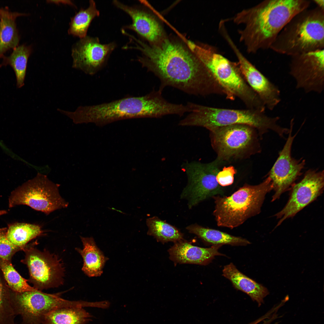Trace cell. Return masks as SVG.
I'll return each instance as SVG.
<instances>
[{
    "label": "cell",
    "instance_id": "6da1fadb",
    "mask_svg": "<svg viewBox=\"0 0 324 324\" xmlns=\"http://www.w3.org/2000/svg\"><path fill=\"white\" fill-rule=\"evenodd\" d=\"M142 53L137 60L159 79V90L170 86L189 95H223L224 91L206 67L182 43L165 37L154 44L132 36L127 47Z\"/></svg>",
    "mask_w": 324,
    "mask_h": 324
},
{
    "label": "cell",
    "instance_id": "7a4b0ae2",
    "mask_svg": "<svg viewBox=\"0 0 324 324\" xmlns=\"http://www.w3.org/2000/svg\"><path fill=\"white\" fill-rule=\"evenodd\" d=\"M308 0H266L237 13L232 18L243 28L240 41L248 53L270 48L286 24L295 15L308 8Z\"/></svg>",
    "mask_w": 324,
    "mask_h": 324
},
{
    "label": "cell",
    "instance_id": "3957f363",
    "mask_svg": "<svg viewBox=\"0 0 324 324\" xmlns=\"http://www.w3.org/2000/svg\"><path fill=\"white\" fill-rule=\"evenodd\" d=\"M171 106L162 92L153 89L145 95L129 96L107 103L80 106L73 112L79 123L105 122L133 118H160L168 115Z\"/></svg>",
    "mask_w": 324,
    "mask_h": 324
},
{
    "label": "cell",
    "instance_id": "277c9868",
    "mask_svg": "<svg viewBox=\"0 0 324 324\" xmlns=\"http://www.w3.org/2000/svg\"><path fill=\"white\" fill-rule=\"evenodd\" d=\"M324 9L318 6L299 12L286 24L270 49L290 56L324 49Z\"/></svg>",
    "mask_w": 324,
    "mask_h": 324
},
{
    "label": "cell",
    "instance_id": "5b68a950",
    "mask_svg": "<svg viewBox=\"0 0 324 324\" xmlns=\"http://www.w3.org/2000/svg\"><path fill=\"white\" fill-rule=\"evenodd\" d=\"M187 104L190 111L181 120V126H194L208 130L217 127L234 124H244L251 126L258 131L260 137L269 130L278 135L281 134L283 127L278 124V116L270 117L265 111L247 108L234 109L211 107L192 102Z\"/></svg>",
    "mask_w": 324,
    "mask_h": 324
},
{
    "label": "cell",
    "instance_id": "8992f818",
    "mask_svg": "<svg viewBox=\"0 0 324 324\" xmlns=\"http://www.w3.org/2000/svg\"><path fill=\"white\" fill-rule=\"evenodd\" d=\"M191 51L206 67L226 93V98H239L247 108L265 111L264 105L248 84L240 70L237 62H232L206 44L189 41Z\"/></svg>",
    "mask_w": 324,
    "mask_h": 324
},
{
    "label": "cell",
    "instance_id": "52a82bcc",
    "mask_svg": "<svg viewBox=\"0 0 324 324\" xmlns=\"http://www.w3.org/2000/svg\"><path fill=\"white\" fill-rule=\"evenodd\" d=\"M272 189L267 177L259 184L244 185L230 196H213L215 204L213 214L217 225L233 229L259 214L266 195Z\"/></svg>",
    "mask_w": 324,
    "mask_h": 324
},
{
    "label": "cell",
    "instance_id": "ba28073f",
    "mask_svg": "<svg viewBox=\"0 0 324 324\" xmlns=\"http://www.w3.org/2000/svg\"><path fill=\"white\" fill-rule=\"evenodd\" d=\"M208 130L212 146L217 155L216 160L220 163L260 151L258 133L251 126L237 124Z\"/></svg>",
    "mask_w": 324,
    "mask_h": 324
},
{
    "label": "cell",
    "instance_id": "9c48e42d",
    "mask_svg": "<svg viewBox=\"0 0 324 324\" xmlns=\"http://www.w3.org/2000/svg\"><path fill=\"white\" fill-rule=\"evenodd\" d=\"M59 294H48L39 290L21 292L11 290V300L15 315L22 318L21 324H41L46 315L58 308L92 306V302L64 299Z\"/></svg>",
    "mask_w": 324,
    "mask_h": 324
},
{
    "label": "cell",
    "instance_id": "30bf717a",
    "mask_svg": "<svg viewBox=\"0 0 324 324\" xmlns=\"http://www.w3.org/2000/svg\"><path fill=\"white\" fill-rule=\"evenodd\" d=\"M21 205L48 214L67 207L68 203L60 195L58 185L46 176L39 174L11 192L8 200L9 207Z\"/></svg>",
    "mask_w": 324,
    "mask_h": 324
},
{
    "label": "cell",
    "instance_id": "8fae6325",
    "mask_svg": "<svg viewBox=\"0 0 324 324\" xmlns=\"http://www.w3.org/2000/svg\"><path fill=\"white\" fill-rule=\"evenodd\" d=\"M220 164L216 160L208 163L194 161L182 164V168L186 174L188 183L181 197L188 200L189 208L209 197L223 195L224 187L218 184L216 179L220 171Z\"/></svg>",
    "mask_w": 324,
    "mask_h": 324
},
{
    "label": "cell",
    "instance_id": "7c38bea8",
    "mask_svg": "<svg viewBox=\"0 0 324 324\" xmlns=\"http://www.w3.org/2000/svg\"><path fill=\"white\" fill-rule=\"evenodd\" d=\"M21 262L27 266L30 280L37 290H41L58 286L62 283L64 268L55 255L46 250L41 251L32 246H27Z\"/></svg>",
    "mask_w": 324,
    "mask_h": 324
},
{
    "label": "cell",
    "instance_id": "4fadbf2b",
    "mask_svg": "<svg viewBox=\"0 0 324 324\" xmlns=\"http://www.w3.org/2000/svg\"><path fill=\"white\" fill-rule=\"evenodd\" d=\"M289 73L297 88L321 94L324 89V49L291 56Z\"/></svg>",
    "mask_w": 324,
    "mask_h": 324
},
{
    "label": "cell",
    "instance_id": "5bb4252c",
    "mask_svg": "<svg viewBox=\"0 0 324 324\" xmlns=\"http://www.w3.org/2000/svg\"><path fill=\"white\" fill-rule=\"evenodd\" d=\"M293 121L292 119L290 121V131L286 143L267 175L271 180L274 192L272 201L279 199L283 193L292 186L302 174L305 164L304 159H296L291 156L292 144L297 133L292 135Z\"/></svg>",
    "mask_w": 324,
    "mask_h": 324
},
{
    "label": "cell",
    "instance_id": "9a60e30c",
    "mask_svg": "<svg viewBox=\"0 0 324 324\" xmlns=\"http://www.w3.org/2000/svg\"><path fill=\"white\" fill-rule=\"evenodd\" d=\"M116 46L114 42L102 44L97 37L87 35L80 38L72 47V67L94 75L105 66Z\"/></svg>",
    "mask_w": 324,
    "mask_h": 324
},
{
    "label": "cell",
    "instance_id": "2e32d148",
    "mask_svg": "<svg viewBox=\"0 0 324 324\" xmlns=\"http://www.w3.org/2000/svg\"><path fill=\"white\" fill-rule=\"evenodd\" d=\"M324 186L323 170L310 169L303 178L292 187L290 196L284 208L275 216L279 219L276 226L314 201L322 193Z\"/></svg>",
    "mask_w": 324,
    "mask_h": 324
},
{
    "label": "cell",
    "instance_id": "e0dca14e",
    "mask_svg": "<svg viewBox=\"0 0 324 324\" xmlns=\"http://www.w3.org/2000/svg\"><path fill=\"white\" fill-rule=\"evenodd\" d=\"M226 40L235 54L240 72L248 84L266 108L273 110L281 101L279 89L248 60L230 37Z\"/></svg>",
    "mask_w": 324,
    "mask_h": 324
},
{
    "label": "cell",
    "instance_id": "ac0fdd59",
    "mask_svg": "<svg viewBox=\"0 0 324 324\" xmlns=\"http://www.w3.org/2000/svg\"><path fill=\"white\" fill-rule=\"evenodd\" d=\"M112 3L131 19L132 23L123 29L135 32L151 44L160 41L165 37L160 24L146 10L138 6L129 5L116 0L113 1Z\"/></svg>",
    "mask_w": 324,
    "mask_h": 324
},
{
    "label": "cell",
    "instance_id": "d6986e66",
    "mask_svg": "<svg viewBox=\"0 0 324 324\" xmlns=\"http://www.w3.org/2000/svg\"><path fill=\"white\" fill-rule=\"evenodd\" d=\"M213 245L209 248H201L191 244L182 240L175 242L168 250L169 257L175 264H191L206 265L215 256H225L218 249L221 246Z\"/></svg>",
    "mask_w": 324,
    "mask_h": 324
},
{
    "label": "cell",
    "instance_id": "ffe728a7",
    "mask_svg": "<svg viewBox=\"0 0 324 324\" xmlns=\"http://www.w3.org/2000/svg\"><path fill=\"white\" fill-rule=\"evenodd\" d=\"M222 275L229 280L234 287L246 293L259 306L269 294L268 289L240 272L232 262L224 266Z\"/></svg>",
    "mask_w": 324,
    "mask_h": 324
},
{
    "label": "cell",
    "instance_id": "44dd1931",
    "mask_svg": "<svg viewBox=\"0 0 324 324\" xmlns=\"http://www.w3.org/2000/svg\"><path fill=\"white\" fill-rule=\"evenodd\" d=\"M80 238L83 248L76 249L83 259L82 271L89 277L100 276L108 258L98 247L92 237L80 236Z\"/></svg>",
    "mask_w": 324,
    "mask_h": 324
},
{
    "label": "cell",
    "instance_id": "7402d4cb",
    "mask_svg": "<svg viewBox=\"0 0 324 324\" xmlns=\"http://www.w3.org/2000/svg\"><path fill=\"white\" fill-rule=\"evenodd\" d=\"M26 14L5 10L0 18V58L10 49L18 46L20 37L16 27V18Z\"/></svg>",
    "mask_w": 324,
    "mask_h": 324
},
{
    "label": "cell",
    "instance_id": "603a6c76",
    "mask_svg": "<svg viewBox=\"0 0 324 324\" xmlns=\"http://www.w3.org/2000/svg\"><path fill=\"white\" fill-rule=\"evenodd\" d=\"M186 228L190 233L196 235L204 242L213 245L246 246L250 244L245 238L219 230L203 227L196 224L190 225Z\"/></svg>",
    "mask_w": 324,
    "mask_h": 324
},
{
    "label": "cell",
    "instance_id": "cb8c5ba5",
    "mask_svg": "<svg viewBox=\"0 0 324 324\" xmlns=\"http://www.w3.org/2000/svg\"><path fill=\"white\" fill-rule=\"evenodd\" d=\"M92 316L81 307L58 308L44 317L41 324H87Z\"/></svg>",
    "mask_w": 324,
    "mask_h": 324
},
{
    "label": "cell",
    "instance_id": "d4e9b609",
    "mask_svg": "<svg viewBox=\"0 0 324 324\" xmlns=\"http://www.w3.org/2000/svg\"><path fill=\"white\" fill-rule=\"evenodd\" d=\"M7 228V235L9 240L23 251L29 242L43 232L39 225L26 223L10 224Z\"/></svg>",
    "mask_w": 324,
    "mask_h": 324
},
{
    "label": "cell",
    "instance_id": "484cf974",
    "mask_svg": "<svg viewBox=\"0 0 324 324\" xmlns=\"http://www.w3.org/2000/svg\"><path fill=\"white\" fill-rule=\"evenodd\" d=\"M32 51L31 46L23 44L14 48L10 56H4L2 57L3 61L0 67L9 65L12 67L15 74L17 86L19 88L24 85L27 62Z\"/></svg>",
    "mask_w": 324,
    "mask_h": 324
},
{
    "label": "cell",
    "instance_id": "4316f807",
    "mask_svg": "<svg viewBox=\"0 0 324 324\" xmlns=\"http://www.w3.org/2000/svg\"><path fill=\"white\" fill-rule=\"evenodd\" d=\"M100 14L95 2L93 0H90L89 6L87 8H81L71 18L68 31V34L80 38L86 37L91 22Z\"/></svg>",
    "mask_w": 324,
    "mask_h": 324
},
{
    "label": "cell",
    "instance_id": "83f0119b",
    "mask_svg": "<svg viewBox=\"0 0 324 324\" xmlns=\"http://www.w3.org/2000/svg\"><path fill=\"white\" fill-rule=\"evenodd\" d=\"M146 222L147 234L153 236L158 242L175 243L183 240V235L178 229L157 217L149 218Z\"/></svg>",
    "mask_w": 324,
    "mask_h": 324
},
{
    "label": "cell",
    "instance_id": "f1b7e54d",
    "mask_svg": "<svg viewBox=\"0 0 324 324\" xmlns=\"http://www.w3.org/2000/svg\"><path fill=\"white\" fill-rule=\"evenodd\" d=\"M0 269L8 287L11 291L21 292L38 290L28 284V280L23 278L14 268L11 261L0 258Z\"/></svg>",
    "mask_w": 324,
    "mask_h": 324
},
{
    "label": "cell",
    "instance_id": "f546056e",
    "mask_svg": "<svg viewBox=\"0 0 324 324\" xmlns=\"http://www.w3.org/2000/svg\"><path fill=\"white\" fill-rule=\"evenodd\" d=\"M10 295V290L0 278V324H16Z\"/></svg>",
    "mask_w": 324,
    "mask_h": 324
},
{
    "label": "cell",
    "instance_id": "4dcf8cb0",
    "mask_svg": "<svg viewBox=\"0 0 324 324\" xmlns=\"http://www.w3.org/2000/svg\"><path fill=\"white\" fill-rule=\"evenodd\" d=\"M7 228H0V258L11 261L12 257L20 249L13 245L7 235Z\"/></svg>",
    "mask_w": 324,
    "mask_h": 324
},
{
    "label": "cell",
    "instance_id": "1f68e13d",
    "mask_svg": "<svg viewBox=\"0 0 324 324\" xmlns=\"http://www.w3.org/2000/svg\"><path fill=\"white\" fill-rule=\"evenodd\" d=\"M236 172V170L232 166L224 167L217 174V181L223 187L231 185L233 182L234 175Z\"/></svg>",
    "mask_w": 324,
    "mask_h": 324
},
{
    "label": "cell",
    "instance_id": "d6a6232c",
    "mask_svg": "<svg viewBox=\"0 0 324 324\" xmlns=\"http://www.w3.org/2000/svg\"><path fill=\"white\" fill-rule=\"evenodd\" d=\"M46 2L48 3H53L56 4L61 3L67 4L75 7V4L70 0H47Z\"/></svg>",
    "mask_w": 324,
    "mask_h": 324
},
{
    "label": "cell",
    "instance_id": "836d02e7",
    "mask_svg": "<svg viewBox=\"0 0 324 324\" xmlns=\"http://www.w3.org/2000/svg\"><path fill=\"white\" fill-rule=\"evenodd\" d=\"M313 1L317 5V6L324 9V0H314Z\"/></svg>",
    "mask_w": 324,
    "mask_h": 324
},
{
    "label": "cell",
    "instance_id": "e575fe53",
    "mask_svg": "<svg viewBox=\"0 0 324 324\" xmlns=\"http://www.w3.org/2000/svg\"><path fill=\"white\" fill-rule=\"evenodd\" d=\"M7 212L5 210H0V216L6 214L7 213Z\"/></svg>",
    "mask_w": 324,
    "mask_h": 324
},
{
    "label": "cell",
    "instance_id": "d590c367",
    "mask_svg": "<svg viewBox=\"0 0 324 324\" xmlns=\"http://www.w3.org/2000/svg\"><path fill=\"white\" fill-rule=\"evenodd\" d=\"M5 9H0V18L2 15L5 10Z\"/></svg>",
    "mask_w": 324,
    "mask_h": 324
},
{
    "label": "cell",
    "instance_id": "8d00e7d4",
    "mask_svg": "<svg viewBox=\"0 0 324 324\" xmlns=\"http://www.w3.org/2000/svg\"><path fill=\"white\" fill-rule=\"evenodd\" d=\"M260 322V320H256L254 322H252L249 324H257Z\"/></svg>",
    "mask_w": 324,
    "mask_h": 324
}]
</instances>
